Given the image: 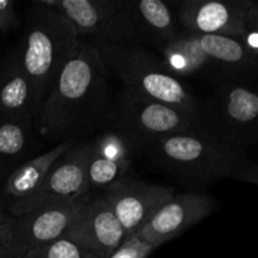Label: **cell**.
<instances>
[{"label":"cell","instance_id":"cell-1","mask_svg":"<svg viewBox=\"0 0 258 258\" xmlns=\"http://www.w3.org/2000/svg\"><path fill=\"white\" fill-rule=\"evenodd\" d=\"M113 95L110 72L100 50L93 43L81 39L35 112L38 138L57 145L96 135L103 128Z\"/></svg>","mask_w":258,"mask_h":258},{"label":"cell","instance_id":"cell-2","mask_svg":"<svg viewBox=\"0 0 258 258\" xmlns=\"http://www.w3.org/2000/svg\"><path fill=\"white\" fill-rule=\"evenodd\" d=\"M141 158L159 170L190 186H206L224 178L247 163L244 151L212 138L197 126L153 141Z\"/></svg>","mask_w":258,"mask_h":258},{"label":"cell","instance_id":"cell-3","mask_svg":"<svg viewBox=\"0 0 258 258\" xmlns=\"http://www.w3.org/2000/svg\"><path fill=\"white\" fill-rule=\"evenodd\" d=\"M156 54L178 78L214 85L258 76V55L242 38L181 32Z\"/></svg>","mask_w":258,"mask_h":258},{"label":"cell","instance_id":"cell-4","mask_svg":"<svg viewBox=\"0 0 258 258\" xmlns=\"http://www.w3.org/2000/svg\"><path fill=\"white\" fill-rule=\"evenodd\" d=\"M80 43V37L64 17L33 3L15 52L32 86L35 112Z\"/></svg>","mask_w":258,"mask_h":258},{"label":"cell","instance_id":"cell-5","mask_svg":"<svg viewBox=\"0 0 258 258\" xmlns=\"http://www.w3.org/2000/svg\"><path fill=\"white\" fill-rule=\"evenodd\" d=\"M110 75L145 97L165 103L196 120L199 98L181 78L169 72L161 58L139 43L97 47Z\"/></svg>","mask_w":258,"mask_h":258},{"label":"cell","instance_id":"cell-6","mask_svg":"<svg viewBox=\"0 0 258 258\" xmlns=\"http://www.w3.org/2000/svg\"><path fill=\"white\" fill-rule=\"evenodd\" d=\"M196 123L236 150L258 144V76L214 86L199 100Z\"/></svg>","mask_w":258,"mask_h":258},{"label":"cell","instance_id":"cell-7","mask_svg":"<svg viewBox=\"0 0 258 258\" xmlns=\"http://www.w3.org/2000/svg\"><path fill=\"white\" fill-rule=\"evenodd\" d=\"M194 126L196 120L186 113L122 86L113 95L102 130L122 135L135 146L141 158L144 149L153 141Z\"/></svg>","mask_w":258,"mask_h":258},{"label":"cell","instance_id":"cell-8","mask_svg":"<svg viewBox=\"0 0 258 258\" xmlns=\"http://www.w3.org/2000/svg\"><path fill=\"white\" fill-rule=\"evenodd\" d=\"M70 22L80 39L96 47L133 42L128 0H37Z\"/></svg>","mask_w":258,"mask_h":258},{"label":"cell","instance_id":"cell-9","mask_svg":"<svg viewBox=\"0 0 258 258\" xmlns=\"http://www.w3.org/2000/svg\"><path fill=\"white\" fill-rule=\"evenodd\" d=\"M90 156L91 140L77 141L53 164L37 191L15 208L10 216H22L44 207L90 196L87 191V165Z\"/></svg>","mask_w":258,"mask_h":258},{"label":"cell","instance_id":"cell-10","mask_svg":"<svg viewBox=\"0 0 258 258\" xmlns=\"http://www.w3.org/2000/svg\"><path fill=\"white\" fill-rule=\"evenodd\" d=\"M92 196L48 206L22 216H12V239L15 258L35 247L63 238Z\"/></svg>","mask_w":258,"mask_h":258},{"label":"cell","instance_id":"cell-11","mask_svg":"<svg viewBox=\"0 0 258 258\" xmlns=\"http://www.w3.org/2000/svg\"><path fill=\"white\" fill-rule=\"evenodd\" d=\"M252 4V0H185L175 17L181 32L242 38Z\"/></svg>","mask_w":258,"mask_h":258},{"label":"cell","instance_id":"cell-12","mask_svg":"<svg viewBox=\"0 0 258 258\" xmlns=\"http://www.w3.org/2000/svg\"><path fill=\"white\" fill-rule=\"evenodd\" d=\"M175 194L170 186L123 178L101 193L110 204L126 234L138 233Z\"/></svg>","mask_w":258,"mask_h":258},{"label":"cell","instance_id":"cell-13","mask_svg":"<svg viewBox=\"0 0 258 258\" xmlns=\"http://www.w3.org/2000/svg\"><path fill=\"white\" fill-rule=\"evenodd\" d=\"M216 207V199L206 193L175 191L138 234L144 241L159 248L203 221Z\"/></svg>","mask_w":258,"mask_h":258},{"label":"cell","instance_id":"cell-14","mask_svg":"<svg viewBox=\"0 0 258 258\" xmlns=\"http://www.w3.org/2000/svg\"><path fill=\"white\" fill-rule=\"evenodd\" d=\"M127 237L110 204L92 196L63 238L71 239L97 258H108Z\"/></svg>","mask_w":258,"mask_h":258},{"label":"cell","instance_id":"cell-15","mask_svg":"<svg viewBox=\"0 0 258 258\" xmlns=\"http://www.w3.org/2000/svg\"><path fill=\"white\" fill-rule=\"evenodd\" d=\"M133 43L158 53L180 33L176 17L163 0H128Z\"/></svg>","mask_w":258,"mask_h":258},{"label":"cell","instance_id":"cell-16","mask_svg":"<svg viewBox=\"0 0 258 258\" xmlns=\"http://www.w3.org/2000/svg\"><path fill=\"white\" fill-rule=\"evenodd\" d=\"M80 141V140H78ZM77 141L67 140L38 154L13 171L0 186V212L12 214L15 208L37 191L53 164Z\"/></svg>","mask_w":258,"mask_h":258},{"label":"cell","instance_id":"cell-17","mask_svg":"<svg viewBox=\"0 0 258 258\" xmlns=\"http://www.w3.org/2000/svg\"><path fill=\"white\" fill-rule=\"evenodd\" d=\"M34 117H0V186L13 171L38 155Z\"/></svg>","mask_w":258,"mask_h":258},{"label":"cell","instance_id":"cell-18","mask_svg":"<svg viewBox=\"0 0 258 258\" xmlns=\"http://www.w3.org/2000/svg\"><path fill=\"white\" fill-rule=\"evenodd\" d=\"M33 90L17 52L0 62V117H34Z\"/></svg>","mask_w":258,"mask_h":258},{"label":"cell","instance_id":"cell-19","mask_svg":"<svg viewBox=\"0 0 258 258\" xmlns=\"http://www.w3.org/2000/svg\"><path fill=\"white\" fill-rule=\"evenodd\" d=\"M131 164H122L101 158L91 151L87 165V191L90 196H98L116 181L126 178ZM101 194V193H100Z\"/></svg>","mask_w":258,"mask_h":258},{"label":"cell","instance_id":"cell-20","mask_svg":"<svg viewBox=\"0 0 258 258\" xmlns=\"http://www.w3.org/2000/svg\"><path fill=\"white\" fill-rule=\"evenodd\" d=\"M91 151L101 158L122 164H131L140 154L122 135L112 130H102L91 139Z\"/></svg>","mask_w":258,"mask_h":258},{"label":"cell","instance_id":"cell-21","mask_svg":"<svg viewBox=\"0 0 258 258\" xmlns=\"http://www.w3.org/2000/svg\"><path fill=\"white\" fill-rule=\"evenodd\" d=\"M22 258H97L71 239L60 238L50 243L35 247Z\"/></svg>","mask_w":258,"mask_h":258},{"label":"cell","instance_id":"cell-22","mask_svg":"<svg viewBox=\"0 0 258 258\" xmlns=\"http://www.w3.org/2000/svg\"><path fill=\"white\" fill-rule=\"evenodd\" d=\"M158 247L144 241L138 233L130 234L108 258H149Z\"/></svg>","mask_w":258,"mask_h":258},{"label":"cell","instance_id":"cell-23","mask_svg":"<svg viewBox=\"0 0 258 258\" xmlns=\"http://www.w3.org/2000/svg\"><path fill=\"white\" fill-rule=\"evenodd\" d=\"M19 27L15 2L13 0H0V33L9 34Z\"/></svg>","mask_w":258,"mask_h":258},{"label":"cell","instance_id":"cell-24","mask_svg":"<svg viewBox=\"0 0 258 258\" xmlns=\"http://www.w3.org/2000/svg\"><path fill=\"white\" fill-rule=\"evenodd\" d=\"M0 258H15L12 239V216L0 212Z\"/></svg>","mask_w":258,"mask_h":258},{"label":"cell","instance_id":"cell-25","mask_svg":"<svg viewBox=\"0 0 258 258\" xmlns=\"http://www.w3.org/2000/svg\"><path fill=\"white\" fill-rule=\"evenodd\" d=\"M232 178L239 181H244V183L258 185V165H252V164H248V161H247V163H244L243 165L239 166L234 171Z\"/></svg>","mask_w":258,"mask_h":258},{"label":"cell","instance_id":"cell-26","mask_svg":"<svg viewBox=\"0 0 258 258\" xmlns=\"http://www.w3.org/2000/svg\"><path fill=\"white\" fill-rule=\"evenodd\" d=\"M246 30L258 33V4L253 2L246 18Z\"/></svg>","mask_w":258,"mask_h":258},{"label":"cell","instance_id":"cell-27","mask_svg":"<svg viewBox=\"0 0 258 258\" xmlns=\"http://www.w3.org/2000/svg\"><path fill=\"white\" fill-rule=\"evenodd\" d=\"M256 54H257V55H258V53H256Z\"/></svg>","mask_w":258,"mask_h":258},{"label":"cell","instance_id":"cell-28","mask_svg":"<svg viewBox=\"0 0 258 258\" xmlns=\"http://www.w3.org/2000/svg\"><path fill=\"white\" fill-rule=\"evenodd\" d=\"M2 213H3V212H2Z\"/></svg>","mask_w":258,"mask_h":258}]
</instances>
